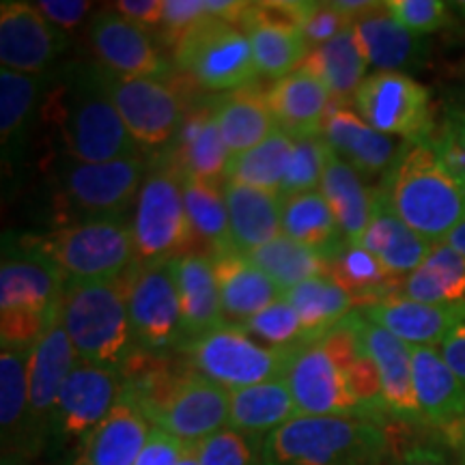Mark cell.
Here are the masks:
<instances>
[{"instance_id": "obj_53", "label": "cell", "mask_w": 465, "mask_h": 465, "mask_svg": "<svg viewBox=\"0 0 465 465\" xmlns=\"http://www.w3.org/2000/svg\"><path fill=\"white\" fill-rule=\"evenodd\" d=\"M35 7L42 11L45 20L52 22L56 28L72 31L93 9V3H89V0H42Z\"/></svg>"}, {"instance_id": "obj_36", "label": "cell", "mask_w": 465, "mask_h": 465, "mask_svg": "<svg viewBox=\"0 0 465 465\" xmlns=\"http://www.w3.org/2000/svg\"><path fill=\"white\" fill-rule=\"evenodd\" d=\"M300 416L287 381L274 380L231 392L229 427L248 438H267Z\"/></svg>"}, {"instance_id": "obj_11", "label": "cell", "mask_w": 465, "mask_h": 465, "mask_svg": "<svg viewBox=\"0 0 465 465\" xmlns=\"http://www.w3.org/2000/svg\"><path fill=\"white\" fill-rule=\"evenodd\" d=\"M173 61L203 89L231 93L259 78L248 35L235 22L207 15L174 45Z\"/></svg>"}, {"instance_id": "obj_42", "label": "cell", "mask_w": 465, "mask_h": 465, "mask_svg": "<svg viewBox=\"0 0 465 465\" xmlns=\"http://www.w3.org/2000/svg\"><path fill=\"white\" fill-rule=\"evenodd\" d=\"M182 185L190 224L199 246L205 248L207 257H218V254L237 250L231 237L224 183L199 182V179L182 174Z\"/></svg>"}, {"instance_id": "obj_59", "label": "cell", "mask_w": 465, "mask_h": 465, "mask_svg": "<svg viewBox=\"0 0 465 465\" xmlns=\"http://www.w3.org/2000/svg\"><path fill=\"white\" fill-rule=\"evenodd\" d=\"M446 243H449V246H452L459 254H463V257H465V220L457 226L455 231L450 232V237L446 240Z\"/></svg>"}, {"instance_id": "obj_9", "label": "cell", "mask_w": 465, "mask_h": 465, "mask_svg": "<svg viewBox=\"0 0 465 465\" xmlns=\"http://www.w3.org/2000/svg\"><path fill=\"white\" fill-rule=\"evenodd\" d=\"M141 153L102 164L69 160L56 168L54 207L61 226L83 220L125 218L147 177Z\"/></svg>"}, {"instance_id": "obj_57", "label": "cell", "mask_w": 465, "mask_h": 465, "mask_svg": "<svg viewBox=\"0 0 465 465\" xmlns=\"http://www.w3.org/2000/svg\"><path fill=\"white\" fill-rule=\"evenodd\" d=\"M392 465H463L446 455L444 450L435 449V446H410L405 452H401L397 461Z\"/></svg>"}, {"instance_id": "obj_51", "label": "cell", "mask_w": 465, "mask_h": 465, "mask_svg": "<svg viewBox=\"0 0 465 465\" xmlns=\"http://www.w3.org/2000/svg\"><path fill=\"white\" fill-rule=\"evenodd\" d=\"M433 143L450 171L465 182V102H450L441 113Z\"/></svg>"}, {"instance_id": "obj_63", "label": "cell", "mask_w": 465, "mask_h": 465, "mask_svg": "<svg viewBox=\"0 0 465 465\" xmlns=\"http://www.w3.org/2000/svg\"><path fill=\"white\" fill-rule=\"evenodd\" d=\"M461 100H463V102H465V95H463V97H461Z\"/></svg>"}, {"instance_id": "obj_2", "label": "cell", "mask_w": 465, "mask_h": 465, "mask_svg": "<svg viewBox=\"0 0 465 465\" xmlns=\"http://www.w3.org/2000/svg\"><path fill=\"white\" fill-rule=\"evenodd\" d=\"M44 113L54 124L69 160L102 164L138 155L104 83L100 65H72L48 93Z\"/></svg>"}, {"instance_id": "obj_19", "label": "cell", "mask_w": 465, "mask_h": 465, "mask_svg": "<svg viewBox=\"0 0 465 465\" xmlns=\"http://www.w3.org/2000/svg\"><path fill=\"white\" fill-rule=\"evenodd\" d=\"M347 319L356 330L362 349L369 353V358L373 360L377 371H380L388 418H394V420L405 424H424L414 391L411 347L388 332V330L369 322L360 311L349 312Z\"/></svg>"}, {"instance_id": "obj_5", "label": "cell", "mask_w": 465, "mask_h": 465, "mask_svg": "<svg viewBox=\"0 0 465 465\" xmlns=\"http://www.w3.org/2000/svg\"><path fill=\"white\" fill-rule=\"evenodd\" d=\"M125 274L116 281L65 282L58 311L78 358L119 373L138 351Z\"/></svg>"}, {"instance_id": "obj_25", "label": "cell", "mask_w": 465, "mask_h": 465, "mask_svg": "<svg viewBox=\"0 0 465 465\" xmlns=\"http://www.w3.org/2000/svg\"><path fill=\"white\" fill-rule=\"evenodd\" d=\"M151 424L124 392L100 427L74 450L67 465H136L147 444Z\"/></svg>"}, {"instance_id": "obj_56", "label": "cell", "mask_w": 465, "mask_h": 465, "mask_svg": "<svg viewBox=\"0 0 465 465\" xmlns=\"http://www.w3.org/2000/svg\"><path fill=\"white\" fill-rule=\"evenodd\" d=\"M440 353L452 369V373L465 383V311L440 345Z\"/></svg>"}, {"instance_id": "obj_28", "label": "cell", "mask_w": 465, "mask_h": 465, "mask_svg": "<svg viewBox=\"0 0 465 465\" xmlns=\"http://www.w3.org/2000/svg\"><path fill=\"white\" fill-rule=\"evenodd\" d=\"M366 252H371L388 272L399 278L410 276L422 261L431 254L435 243L424 240L414 229H410L397 212L386 201L380 185L373 188V209L369 224L360 240Z\"/></svg>"}, {"instance_id": "obj_18", "label": "cell", "mask_w": 465, "mask_h": 465, "mask_svg": "<svg viewBox=\"0 0 465 465\" xmlns=\"http://www.w3.org/2000/svg\"><path fill=\"white\" fill-rule=\"evenodd\" d=\"M65 50V33L45 20L35 5L17 0L0 5V63L5 69L48 75Z\"/></svg>"}, {"instance_id": "obj_27", "label": "cell", "mask_w": 465, "mask_h": 465, "mask_svg": "<svg viewBox=\"0 0 465 465\" xmlns=\"http://www.w3.org/2000/svg\"><path fill=\"white\" fill-rule=\"evenodd\" d=\"M414 391L424 424L450 433L465 422V383L441 358L440 347H411Z\"/></svg>"}, {"instance_id": "obj_14", "label": "cell", "mask_w": 465, "mask_h": 465, "mask_svg": "<svg viewBox=\"0 0 465 465\" xmlns=\"http://www.w3.org/2000/svg\"><path fill=\"white\" fill-rule=\"evenodd\" d=\"M127 306L138 351L166 356L185 342L182 308L168 263H136L127 270Z\"/></svg>"}, {"instance_id": "obj_55", "label": "cell", "mask_w": 465, "mask_h": 465, "mask_svg": "<svg viewBox=\"0 0 465 465\" xmlns=\"http://www.w3.org/2000/svg\"><path fill=\"white\" fill-rule=\"evenodd\" d=\"M113 7L144 31H160L164 22V0H119Z\"/></svg>"}, {"instance_id": "obj_15", "label": "cell", "mask_w": 465, "mask_h": 465, "mask_svg": "<svg viewBox=\"0 0 465 465\" xmlns=\"http://www.w3.org/2000/svg\"><path fill=\"white\" fill-rule=\"evenodd\" d=\"M121 394L124 377L119 371L78 360L58 397L50 429L52 444L74 452L106 420Z\"/></svg>"}, {"instance_id": "obj_3", "label": "cell", "mask_w": 465, "mask_h": 465, "mask_svg": "<svg viewBox=\"0 0 465 465\" xmlns=\"http://www.w3.org/2000/svg\"><path fill=\"white\" fill-rule=\"evenodd\" d=\"M403 223L431 243H441L465 220V182L457 177L433 138L403 143L380 185Z\"/></svg>"}, {"instance_id": "obj_47", "label": "cell", "mask_w": 465, "mask_h": 465, "mask_svg": "<svg viewBox=\"0 0 465 465\" xmlns=\"http://www.w3.org/2000/svg\"><path fill=\"white\" fill-rule=\"evenodd\" d=\"M330 144L323 141V136L315 138H298L293 144L287 173H284L281 196H293L302 192L317 190L322 185L325 164H328Z\"/></svg>"}, {"instance_id": "obj_45", "label": "cell", "mask_w": 465, "mask_h": 465, "mask_svg": "<svg viewBox=\"0 0 465 465\" xmlns=\"http://www.w3.org/2000/svg\"><path fill=\"white\" fill-rule=\"evenodd\" d=\"M248 257L282 291L298 287V284L312 281V278L325 276V272H328V257L323 252L289 240L287 235L265 243V246L250 252Z\"/></svg>"}, {"instance_id": "obj_54", "label": "cell", "mask_w": 465, "mask_h": 465, "mask_svg": "<svg viewBox=\"0 0 465 465\" xmlns=\"http://www.w3.org/2000/svg\"><path fill=\"white\" fill-rule=\"evenodd\" d=\"M183 450V441L173 438L162 429L151 427L149 440L138 457L136 465H174Z\"/></svg>"}, {"instance_id": "obj_61", "label": "cell", "mask_w": 465, "mask_h": 465, "mask_svg": "<svg viewBox=\"0 0 465 465\" xmlns=\"http://www.w3.org/2000/svg\"><path fill=\"white\" fill-rule=\"evenodd\" d=\"M3 465H28L22 455H3Z\"/></svg>"}, {"instance_id": "obj_13", "label": "cell", "mask_w": 465, "mask_h": 465, "mask_svg": "<svg viewBox=\"0 0 465 465\" xmlns=\"http://www.w3.org/2000/svg\"><path fill=\"white\" fill-rule=\"evenodd\" d=\"M100 69L110 97L138 149L168 147L190 110L185 108L183 93L174 80L121 75L102 65Z\"/></svg>"}, {"instance_id": "obj_48", "label": "cell", "mask_w": 465, "mask_h": 465, "mask_svg": "<svg viewBox=\"0 0 465 465\" xmlns=\"http://www.w3.org/2000/svg\"><path fill=\"white\" fill-rule=\"evenodd\" d=\"M281 9L287 14L295 26L304 35L308 48L332 42L334 37L351 26V20L341 14L332 3H300V0H281Z\"/></svg>"}, {"instance_id": "obj_40", "label": "cell", "mask_w": 465, "mask_h": 465, "mask_svg": "<svg viewBox=\"0 0 465 465\" xmlns=\"http://www.w3.org/2000/svg\"><path fill=\"white\" fill-rule=\"evenodd\" d=\"M281 224L282 235L304 243L308 248L319 250L325 257L334 254L345 243L332 209L319 190L284 196Z\"/></svg>"}, {"instance_id": "obj_58", "label": "cell", "mask_w": 465, "mask_h": 465, "mask_svg": "<svg viewBox=\"0 0 465 465\" xmlns=\"http://www.w3.org/2000/svg\"><path fill=\"white\" fill-rule=\"evenodd\" d=\"M446 438H449L450 444L459 452V461L465 463V422L459 424L457 429H452L450 433H446Z\"/></svg>"}, {"instance_id": "obj_7", "label": "cell", "mask_w": 465, "mask_h": 465, "mask_svg": "<svg viewBox=\"0 0 465 465\" xmlns=\"http://www.w3.org/2000/svg\"><path fill=\"white\" fill-rule=\"evenodd\" d=\"M25 243L50 259L67 282L116 281L138 263L132 224L125 218L83 220L44 237H25Z\"/></svg>"}, {"instance_id": "obj_34", "label": "cell", "mask_w": 465, "mask_h": 465, "mask_svg": "<svg viewBox=\"0 0 465 465\" xmlns=\"http://www.w3.org/2000/svg\"><path fill=\"white\" fill-rule=\"evenodd\" d=\"M213 113L231 155L257 147L278 130L265 93H261L257 86H243L220 95L213 102Z\"/></svg>"}, {"instance_id": "obj_16", "label": "cell", "mask_w": 465, "mask_h": 465, "mask_svg": "<svg viewBox=\"0 0 465 465\" xmlns=\"http://www.w3.org/2000/svg\"><path fill=\"white\" fill-rule=\"evenodd\" d=\"M298 411L304 416H345L373 420L353 397L345 364L322 341L300 347L284 375ZM375 422V420H373Z\"/></svg>"}, {"instance_id": "obj_20", "label": "cell", "mask_w": 465, "mask_h": 465, "mask_svg": "<svg viewBox=\"0 0 465 465\" xmlns=\"http://www.w3.org/2000/svg\"><path fill=\"white\" fill-rule=\"evenodd\" d=\"M89 44L100 65L121 75L171 80V65L149 31L116 11H97L89 22Z\"/></svg>"}, {"instance_id": "obj_39", "label": "cell", "mask_w": 465, "mask_h": 465, "mask_svg": "<svg viewBox=\"0 0 465 465\" xmlns=\"http://www.w3.org/2000/svg\"><path fill=\"white\" fill-rule=\"evenodd\" d=\"M302 67L322 80L332 100L353 102V95L366 80L369 63L358 48L353 28L349 26L332 42L312 48Z\"/></svg>"}, {"instance_id": "obj_17", "label": "cell", "mask_w": 465, "mask_h": 465, "mask_svg": "<svg viewBox=\"0 0 465 465\" xmlns=\"http://www.w3.org/2000/svg\"><path fill=\"white\" fill-rule=\"evenodd\" d=\"M78 353L63 328L61 317L39 336L31 347L28 358V392H31V449L37 455L50 441L52 418H54L58 397L69 373L78 362Z\"/></svg>"}, {"instance_id": "obj_43", "label": "cell", "mask_w": 465, "mask_h": 465, "mask_svg": "<svg viewBox=\"0 0 465 465\" xmlns=\"http://www.w3.org/2000/svg\"><path fill=\"white\" fill-rule=\"evenodd\" d=\"M284 298L300 315V322L304 325L311 342L319 341L330 330L336 328L356 306L351 295L328 276L312 278V281L284 291Z\"/></svg>"}, {"instance_id": "obj_46", "label": "cell", "mask_w": 465, "mask_h": 465, "mask_svg": "<svg viewBox=\"0 0 465 465\" xmlns=\"http://www.w3.org/2000/svg\"><path fill=\"white\" fill-rule=\"evenodd\" d=\"M242 328L252 339L274 349H300L311 342L304 325L300 322V315L284 295L274 304L267 306L265 311H261L259 315L250 317Z\"/></svg>"}, {"instance_id": "obj_50", "label": "cell", "mask_w": 465, "mask_h": 465, "mask_svg": "<svg viewBox=\"0 0 465 465\" xmlns=\"http://www.w3.org/2000/svg\"><path fill=\"white\" fill-rule=\"evenodd\" d=\"M386 5L401 26L420 37L452 25L450 5L440 0H388Z\"/></svg>"}, {"instance_id": "obj_23", "label": "cell", "mask_w": 465, "mask_h": 465, "mask_svg": "<svg viewBox=\"0 0 465 465\" xmlns=\"http://www.w3.org/2000/svg\"><path fill=\"white\" fill-rule=\"evenodd\" d=\"M164 158L183 177L209 183H224L229 149L220 134L213 104H196L188 110Z\"/></svg>"}, {"instance_id": "obj_38", "label": "cell", "mask_w": 465, "mask_h": 465, "mask_svg": "<svg viewBox=\"0 0 465 465\" xmlns=\"http://www.w3.org/2000/svg\"><path fill=\"white\" fill-rule=\"evenodd\" d=\"M325 276L332 278L339 287L345 289L360 306L373 304V302H380L388 295L399 293L401 284L397 282L403 281V278L391 274L362 246L347 242L328 257Z\"/></svg>"}, {"instance_id": "obj_35", "label": "cell", "mask_w": 465, "mask_h": 465, "mask_svg": "<svg viewBox=\"0 0 465 465\" xmlns=\"http://www.w3.org/2000/svg\"><path fill=\"white\" fill-rule=\"evenodd\" d=\"M319 192L332 209L342 240L360 243L373 209V188L364 183L356 168L330 151Z\"/></svg>"}, {"instance_id": "obj_1", "label": "cell", "mask_w": 465, "mask_h": 465, "mask_svg": "<svg viewBox=\"0 0 465 465\" xmlns=\"http://www.w3.org/2000/svg\"><path fill=\"white\" fill-rule=\"evenodd\" d=\"M124 392L141 407L151 427L183 444H199L229 427L231 392L164 356L136 351L124 369Z\"/></svg>"}, {"instance_id": "obj_64", "label": "cell", "mask_w": 465, "mask_h": 465, "mask_svg": "<svg viewBox=\"0 0 465 465\" xmlns=\"http://www.w3.org/2000/svg\"><path fill=\"white\" fill-rule=\"evenodd\" d=\"M463 465H465V463H463Z\"/></svg>"}, {"instance_id": "obj_44", "label": "cell", "mask_w": 465, "mask_h": 465, "mask_svg": "<svg viewBox=\"0 0 465 465\" xmlns=\"http://www.w3.org/2000/svg\"><path fill=\"white\" fill-rule=\"evenodd\" d=\"M293 144L295 138L278 127L270 138H265L257 147L231 155L224 171V183L232 182L281 194V185L284 173H287L291 153H293Z\"/></svg>"}, {"instance_id": "obj_10", "label": "cell", "mask_w": 465, "mask_h": 465, "mask_svg": "<svg viewBox=\"0 0 465 465\" xmlns=\"http://www.w3.org/2000/svg\"><path fill=\"white\" fill-rule=\"evenodd\" d=\"M179 351L192 371L232 392L284 380L298 349L267 347L252 339L242 325L223 323L185 341Z\"/></svg>"}, {"instance_id": "obj_62", "label": "cell", "mask_w": 465, "mask_h": 465, "mask_svg": "<svg viewBox=\"0 0 465 465\" xmlns=\"http://www.w3.org/2000/svg\"><path fill=\"white\" fill-rule=\"evenodd\" d=\"M457 9H459V11H461V14L465 15V3H459V5H457Z\"/></svg>"}, {"instance_id": "obj_4", "label": "cell", "mask_w": 465, "mask_h": 465, "mask_svg": "<svg viewBox=\"0 0 465 465\" xmlns=\"http://www.w3.org/2000/svg\"><path fill=\"white\" fill-rule=\"evenodd\" d=\"M261 444L263 465H380L391 440L364 418L300 414Z\"/></svg>"}, {"instance_id": "obj_60", "label": "cell", "mask_w": 465, "mask_h": 465, "mask_svg": "<svg viewBox=\"0 0 465 465\" xmlns=\"http://www.w3.org/2000/svg\"><path fill=\"white\" fill-rule=\"evenodd\" d=\"M174 465H201L199 449H196V444H183L182 455H179L177 463Z\"/></svg>"}, {"instance_id": "obj_29", "label": "cell", "mask_w": 465, "mask_h": 465, "mask_svg": "<svg viewBox=\"0 0 465 465\" xmlns=\"http://www.w3.org/2000/svg\"><path fill=\"white\" fill-rule=\"evenodd\" d=\"M209 259L213 263L226 323L243 325L284 295V291L240 250Z\"/></svg>"}, {"instance_id": "obj_31", "label": "cell", "mask_w": 465, "mask_h": 465, "mask_svg": "<svg viewBox=\"0 0 465 465\" xmlns=\"http://www.w3.org/2000/svg\"><path fill=\"white\" fill-rule=\"evenodd\" d=\"M171 270L182 308L185 341L226 323L213 263L207 254L192 252L174 259Z\"/></svg>"}, {"instance_id": "obj_41", "label": "cell", "mask_w": 465, "mask_h": 465, "mask_svg": "<svg viewBox=\"0 0 465 465\" xmlns=\"http://www.w3.org/2000/svg\"><path fill=\"white\" fill-rule=\"evenodd\" d=\"M48 75L17 74L0 69V141L5 162H14L26 141Z\"/></svg>"}, {"instance_id": "obj_22", "label": "cell", "mask_w": 465, "mask_h": 465, "mask_svg": "<svg viewBox=\"0 0 465 465\" xmlns=\"http://www.w3.org/2000/svg\"><path fill=\"white\" fill-rule=\"evenodd\" d=\"M322 136L330 149L356 168L362 177L386 174L401 149L392 136L380 134L366 124L353 108V102L342 100H332L330 104Z\"/></svg>"}, {"instance_id": "obj_6", "label": "cell", "mask_w": 465, "mask_h": 465, "mask_svg": "<svg viewBox=\"0 0 465 465\" xmlns=\"http://www.w3.org/2000/svg\"><path fill=\"white\" fill-rule=\"evenodd\" d=\"M65 276L22 242L7 248L0 263V345L31 349L61 311Z\"/></svg>"}, {"instance_id": "obj_52", "label": "cell", "mask_w": 465, "mask_h": 465, "mask_svg": "<svg viewBox=\"0 0 465 465\" xmlns=\"http://www.w3.org/2000/svg\"><path fill=\"white\" fill-rule=\"evenodd\" d=\"M207 15L205 0H164V22L160 28L162 39L174 50V45Z\"/></svg>"}, {"instance_id": "obj_24", "label": "cell", "mask_w": 465, "mask_h": 465, "mask_svg": "<svg viewBox=\"0 0 465 465\" xmlns=\"http://www.w3.org/2000/svg\"><path fill=\"white\" fill-rule=\"evenodd\" d=\"M358 48L377 72H401L427 63V37L407 31L394 20L386 3H377L351 22Z\"/></svg>"}, {"instance_id": "obj_32", "label": "cell", "mask_w": 465, "mask_h": 465, "mask_svg": "<svg viewBox=\"0 0 465 465\" xmlns=\"http://www.w3.org/2000/svg\"><path fill=\"white\" fill-rule=\"evenodd\" d=\"M224 199L229 209L232 243L240 252H254L282 235V199L278 192L226 182Z\"/></svg>"}, {"instance_id": "obj_26", "label": "cell", "mask_w": 465, "mask_h": 465, "mask_svg": "<svg viewBox=\"0 0 465 465\" xmlns=\"http://www.w3.org/2000/svg\"><path fill=\"white\" fill-rule=\"evenodd\" d=\"M362 315L388 330L410 347H440L459 317L463 315V308L433 306L422 302L410 300L405 295H388L373 304L358 308Z\"/></svg>"}, {"instance_id": "obj_8", "label": "cell", "mask_w": 465, "mask_h": 465, "mask_svg": "<svg viewBox=\"0 0 465 465\" xmlns=\"http://www.w3.org/2000/svg\"><path fill=\"white\" fill-rule=\"evenodd\" d=\"M130 224L141 265L168 263L201 252L185 209L182 174L164 155L149 168L134 203Z\"/></svg>"}, {"instance_id": "obj_12", "label": "cell", "mask_w": 465, "mask_h": 465, "mask_svg": "<svg viewBox=\"0 0 465 465\" xmlns=\"http://www.w3.org/2000/svg\"><path fill=\"white\" fill-rule=\"evenodd\" d=\"M353 108L373 130L405 143L429 141L438 130L431 91L405 72L366 75L353 95Z\"/></svg>"}, {"instance_id": "obj_49", "label": "cell", "mask_w": 465, "mask_h": 465, "mask_svg": "<svg viewBox=\"0 0 465 465\" xmlns=\"http://www.w3.org/2000/svg\"><path fill=\"white\" fill-rule=\"evenodd\" d=\"M254 441L257 440L226 427L196 444L199 461L201 465H263V459H261L263 444H254Z\"/></svg>"}, {"instance_id": "obj_21", "label": "cell", "mask_w": 465, "mask_h": 465, "mask_svg": "<svg viewBox=\"0 0 465 465\" xmlns=\"http://www.w3.org/2000/svg\"><path fill=\"white\" fill-rule=\"evenodd\" d=\"M261 75L281 80L311 54L304 35L278 3H250L240 17Z\"/></svg>"}, {"instance_id": "obj_37", "label": "cell", "mask_w": 465, "mask_h": 465, "mask_svg": "<svg viewBox=\"0 0 465 465\" xmlns=\"http://www.w3.org/2000/svg\"><path fill=\"white\" fill-rule=\"evenodd\" d=\"M401 295L422 304L465 306V257L446 242L435 243L431 254L401 281Z\"/></svg>"}, {"instance_id": "obj_33", "label": "cell", "mask_w": 465, "mask_h": 465, "mask_svg": "<svg viewBox=\"0 0 465 465\" xmlns=\"http://www.w3.org/2000/svg\"><path fill=\"white\" fill-rule=\"evenodd\" d=\"M28 358H31V349H3L0 351V429H3V455H33Z\"/></svg>"}, {"instance_id": "obj_30", "label": "cell", "mask_w": 465, "mask_h": 465, "mask_svg": "<svg viewBox=\"0 0 465 465\" xmlns=\"http://www.w3.org/2000/svg\"><path fill=\"white\" fill-rule=\"evenodd\" d=\"M265 97L278 127L295 141L322 136L332 95L315 74L304 67L295 69L293 74L276 80L270 91H265Z\"/></svg>"}]
</instances>
